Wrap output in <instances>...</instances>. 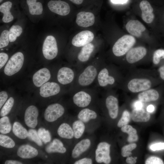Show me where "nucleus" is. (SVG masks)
I'll return each instance as SVG.
<instances>
[{"label":"nucleus","mask_w":164,"mask_h":164,"mask_svg":"<svg viewBox=\"0 0 164 164\" xmlns=\"http://www.w3.org/2000/svg\"><path fill=\"white\" fill-rule=\"evenodd\" d=\"M130 115L129 112L127 111H124L122 114V116L119 120L117 126L119 128L127 125L129 122L130 119Z\"/></svg>","instance_id":"nucleus-40"},{"label":"nucleus","mask_w":164,"mask_h":164,"mask_svg":"<svg viewBox=\"0 0 164 164\" xmlns=\"http://www.w3.org/2000/svg\"><path fill=\"white\" fill-rule=\"evenodd\" d=\"M11 125L9 118L2 117L0 119V132L2 134L9 133L11 129Z\"/></svg>","instance_id":"nucleus-34"},{"label":"nucleus","mask_w":164,"mask_h":164,"mask_svg":"<svg viewBox=\"0 0 164 164\" xmlns=\"http://www.w3.org/2000/svg\"><path fill=\"white\" fill-rule=\"evenodd\" d=\"M121 130L123 132L128 135L127 140L129 142H136L138 140V136L136 129L132 126L126 125L121 127Z\"/></svg>","instance_id":"nucleus-31"},{"label":"nucleus","mask_w":164,"mask_h":164,"mask_svg":"<svg viewBox=\"0 0 164 164\" xmlns=\"http://www.w3.org/2000/svg\"><path fill=\"white\" fill-rule=\"evenodd\" d=\"M5 164H22V163L20 162L14 160H7L5 163Z\"/></svg>","instance_id":"nucleus-54"},{"label":"nucleus","mask_w":164,"mask_h":164,"mask_svg":"<svg viewBox=\"0 0 164 164\" xmlns=\"http://www.w3.org/2000/svg\"><path fill=\"white\" fill-rule=\"evenodd\" d=\"M13 5L10 1L4 2L0 5V12L3 14L2 21L3 22L9 23L13 20L14 16L11 12Z\"/></svg>","instance_id":"nucleus-21"},{"label":"nucleus","mask_w":164,"mask_h":164,"mask_svg":"<svg viewBox=\"0 0 164 164\" xmlns=\"http://www.w3.org/2000/svg\"><path fill=\"white\" fill-rule=\"evenodd\" d=\"M164 59V50L159 49L156 50L154 53L153 57V61L155 64H158L160 61V59Z\"/></svg>","instance_id":"nucleus-43"},{"label":"nucleus","mask_w":164,"mask_h":164,"mask_svg":"<svg viewBox=\"0 0 164 164\" xmlns=\"http://www.w3.org/2000/svg\"><path fill=\"white\" fill-rule=\"evenodd\" d=\"M159 94L155 90L151 89L146 90L139 93L138 97L142 102H148L155 101L159 97Z\"/></svg>","instance_id":"nucleus-27"},{"label":"nucleus","mask_w":164,"mask_h":164,"mask_svg":"<svg viewBox=\"0 0 164 164\" xmlns=\"http://www.w3.org/2000/svg\"><path fill=\"white\" fill-rule=\"evenodd\" d=\"M8 97L7 93L5 91H2L0 92V108L6 102Z\"/></svg>","instance_id":"nucleus-47"},{"label":"nucleus","mask_w":164,"mask_h":164,"mask_svg":"<svg viewBox=\"0 0 164 164\" xmlns=\"http://www.w3.org/2000/svg\"><path fill=\"white\" fill-rule=\"evenodd\" d=\"M92 160L91 159L88 158H84L76 161L74 164H91Z\"/></svg>","instance_id":"nucleus-49"},{"label":"nucleus","mask_w":164,"mask_h":164,"mask_svg":"<svg viewBox=\"0 0 164 164\" xmlns=\"http://www.w3.org/2000/svg\"><path fill=\"white\" fill-rule=\"evenodd\" d=\"M91 145V141L88 138L83 139L77 143L73 149L72 157L76 159L79 157L83 153L87 151Z\"/></svg>","instance_id":"nucleus-22"},{"label":"nucleus","mask_w":164,"mask_h":164,"mask_svg":"<svg viewBox=\"0 0 164 164\" xmlns=\"http://www.w3.org/2000/svg\"><path fill=\"white\" fill-rule=\"evenodd\" d=\"M24 60V55L22 52H18L15 53L6 64L4 70V73L10 76L19 72L23 66Z\"/></svg>","instance_id":"nucleus-2"},{"label":"nucleus","mask_w":164,"mask_h":164,"mask_svg":"<svg viewBox=\"0 0 164 164\" xmlns=\"http://www.w3.org/2000/svg\"><path fill=\"white\" fill-rule=\"evenodd\" d=\"M133 121L136 122H146L149 121L150 116L148 112L142 108L133 109L131 114Z\"/></svg>","instance_id":"nucleus-24"},{"label":"nucleus","mask_w":164,"mask_h":164,"mask_svg":"<svg viewBox=\"0 0 164 164\" xmlns=\"http://www.w3.org/2000/svg\"><path fill=\"white\" fill-rule=\"evenodd\" d=\"M60 91L59 85L55 82H47L40 87L39 94L43 97H47L58 94Z\"/></svg>","instance_id":"nucleus-12"},{"label":"nucleus","mask_w":164,"mask_h":164,"mask_svg":"<svg viewBox=\"0 0 164 164\" xmlns=\"http://www.w3.org/2000/svg\"><path fill=\"white\" fill-rule=\"evenodd\" d=\"M15 145L14 141L9 137L1 134L0 135V145L7 148H12Z\"/></svg>","instance_id":"nucleus-35"},{"label":"nucleus","mask_w":164,"mask_h":164,"mask_svg":"<svg viewBox=\"0 0 164 164\" xmlns=\"http://www.w3.org/2000/svg\"><path fill=\"white\" fill-rule=\"evenodd\" d=\"M105 104L110 117L113 119L116 118L118 116V112L117 98L113 95H109L106 98Z\"/></svg>","instance_id":"nucleus-19"},{"label":"nucleus","mask_w":164,"mask_h":164,"mask_svg":"<svg viewBox=\"0 0 164 164\" xmlns=\"http://www.w3.org/2000/svg\"><path fill=\"white\" fill-rule=\"evenodd\" d=\"M85 128L84 123L78 119L74 121L72 125V129L75 138L78 139L82 136L84 132Z\"/></svg>","instance_id":"nucleus-32"},{"label":"nucleus","mask_w":164,"mask_h":164,"mask_svg":"<svg viewBox=\"0 0 164 164\" xmlns=\"http://www.w3.org/2000/svg\"><path fill=\"white\" fill-rule=\"evenodd\" d=\"M136 42L135 38L130 35H125L115 42L112 48V52L117 56H122L128 52Z\"/></svg>","instance_id":"nucleus-1"},{"label":"nucleus","mask_w":164,"mask_h":164,"mask_svg":"<svg viewBox=\"0 0 164 164\" xmlns=\"http://www.w3.org/2000/svg\"><path fill=\"white\" fill-rule=\"evenodd\" d=\"M76 22L80 26L88 27L94 23L95 17L94 14L91 12H81L77 14Z\"/></svg>","instance_id":"nucleus-16"},{"label":"nucleus","mask_w":164,"mask_h":164,"mask_svg":"<svg viewBox=\"0 0 164 164\" xmlns=\"http://www.w3.org/2000/svg\"><path fill=\"white\" fill-rule=\"evenodd\" d=\"M145 164H163L164 162L160 158L154 156L148 158L145 161Z\"/></svg>","instance_id":"nucleus-44"},{"label":"nucleus","mask_w":164,"mask_h":164,"mask_svg":"<svg viewBox=\"0 0 164 164\" xmlns=\"http://www.w3.org/2000/svg\"><path fill=\"white\" fill-rule=\"evenodd\" d=\"M9 59L8 55L4 52L0 53V68L1 69L6 64Z\"/></svg>","instance_id":"nucleus-46"},{"label":"nucleus","mask_w":164,"mask_h":164,"mask_svg":"<svg viewBox=\"0 0 164 164\" xmlns=\"http://www.w3.org/2000/svg\"><path fill=\"white\" fill-rule=\"evenodd\" d=\"M151 86V82L149 79L135 78L129 81L128 84V87L131 92L137 93L149 89Z\"/></svg>","instance_id":"nucleus-8"},{"label":"nucleus","mask_w":164,"mask_h":164,"mask_svg":"<svg viewBox=\"0 0 164 164\" xmlns=\"http://www.w3.org/2000/svg\"><path fill=\"white\" fill-rule=\"evenodd\" d=\"M38 134L41 140L44 143L50 142L51 140V136L50 132L43 128H39Z\"/></svg>","instance_id":"nucleus-37"},{"label":"nucleus","mask_w":164,"mask_h":164,"mask_svg":"<svg viewBox=\"0 0 164 164\" xmlns=\"http://www.w3.org/2000/svg\"><path fill=\"white\" fill-rule=\"evenodd\" d=\"M12 131L15 135L21 139H24L28 136V132L18 122H15L13 125Z\"/></svg>","instance_id":"nucleus-30"},{"label":"nucleus","mask_w":164,"mask_h":164,"mask_svg":"<svg viewBox=\"0 0 164 164\" xmlns=\"http://www.w3.org/2000/svg\"><path fill=\"white\" fill-rule=\"evenodd\" d=\"M49 9L52 12L61 16H66L70 12L69 5L61 0H50L47 3Z\"/></svg>","instance_id":"nucleus-7"},{"label":"nucleus","mask_w":164,"mask_h":164,"mask_svg":"<svg viewBox=\"0 0 164 164\" xmlns=\"http://www.w3.org/2000/svg\"><path fill=\"white\" fill-rule=\"evenodd\" d=\"M28 137L29 139L34 142L39 146L42 145V141L39 137L36 130L32 129H29L28 131Z\"/></svg>","instance_id":"nucleus-39"},{"label":"nucleus","mask_w":164,"mask_h":164,"mask_svg":"<svg viewBox=\"0 0 164 164\" xmlns=\"http://www.w3.org/2000/svg\"><path fill=\"white\" fill-rule=\"evenodd\" d=\"M45 150L48 153L58 152L64 153L66 151V149L64 147L63 143L56 138L54 139L51 143L47 145Z\"/></svg>","instance_id":"nucleus-25"},{"label":"nucleus","mask_w":164,"mask_h":164,"mask_svg":"<svg viewBox=\"0 0 164 164\" xmlns=\"http://www.w3.org/2000/svg\"><path fill=\"white\" fill-rule=\"evenodd\" d=\"M128 0H111L112 3L115 4H123L126 3Z\"/></svg>","instance_id":"nucleus-53"},{"label":"nucleus","mask_w":164,"mask_h":164,"mask_svg":"<svg viewBox=\"0 0 164 164\" xmlns=\"http://www.w3.org/2000/svg\"><path fill=\"white\" fill-rule=\"evenodd\" d=\"M142 102L140 101L135 102L133 106L135 109H140L142 108L143 104Z\"/></svg>","instance_id":"nucleus-50"},{"label":"nucleus","mask_w":164,"mask_h":164,"mask_svg":"<svg viewBox=\"0 0 164 164\" xmlns=\"http://www.w3.org/2000/svg\"><path fill=\"white\" fill-rule=\"evenodd\" d=\"M98 71L96 66H87L80 74L77 78L78 84L82 87H87L94 81L97 77Z\"/></svg>","instance_id":"nucleus-3"},{"label":"nucleus","mask_w":164,"mask_h":164,"mask_svg":"<svg viewBox=\"0 0 164 164\" xmlns=\"http://www.w3.org/2000/svg\"><path fill=\"white\" fill-rule=\"evenodd\" d=\"M73 100L74 104L80 108L88 106L92 101V97L86 91L81 90L75 93L73 96Z\"/></svg>","instance_id":"nucleus-13"},{"label":"nucleus","mask_w":164,"mask_h":164,"mask_svg":"<svg viewBox=\"0 0 164 164\" xmlns=\"http://www.w3.org/2000/svg\"><path fill=\"white\" fill-rule=\"evenodd\" d=\"M137 147L135 143H131L124 146L121 149V154L123 157H128L132 154L131 152Z\"/></svg>","instance_id":"nucleus-41"},{"label":"nucleus","mask_w":164,"mask_h":164,"mask_svg":"<svg viewBox=\"0 0 164 164\" xmlns=\"http://www.w3.org/2000/svg\"><path fill=\"white\" fill-rule=\"evenodd\" d=\"M139 7L142 13H149L153 12V9L150 3L146 0H143L141 2Z\"/></svg>","instance_id":"nucleus-42"},{"label":"nucleus","mask_w":164,"mask_h":164,"mask_svg":"<svg viewBox=\"0 0 164 164\" xmlns=\"http://www.w3.org/2000/svg\"><path fill=\"white\" fill-rule=\"evenodd\" d=\"M110 145L106 142H101L97 146L95 152V159L98 163L108 164L111 162Z\"/></svg>","instance_id":"nucleus-5"},{"label":"nucleus","mask_w":164,"mask_h":164,"mask_svg":"<svg viewBox=\"0 0 164 164\" xmlns=\"http://www.w3.org/2000/svg\"><path fill=\"white\" fill-rule=\"evenodd\" d=\"M75 73L72 69L68 67H63L58 70L57 75L58 82L63 85L68 84L73 80Z\"/></svg>","instance_id":"nucleus-11"},{"label":"nucleus","mask_w":164,"mask_h":164,"mask_svg":"<svg viewBox=\"0 0 164 164\" xmlns=\"http://www.w3.org/2000/svg\"><path fill=\"white\" fill-rule=\"evenodd\" d=\"M64 111V108L61 104L59 103L52 104L49 105L45 109L44 118L47 121L53 122L62 116Z\"/></svg>","instance_id":"nucleus-6"},{"label":"nucleus","mask_w":164,"mask_h":164,"mask_svg":"<svg viewBox=\"0 0 164 164\" xmlns=\"http://www.w3.org/2000/svg\"><path fill=\"white\" fill-rule=\"evenodd\" d=\"M23 31L22 27L19 25H12L9 30V39L10 42H15L19 36Z\"/></svg>","instance_id":"nucleus-33"},{"label":"nucleus","mask_w":164,"mask_h":164,"mask_svg":"<svg viewBox=\"0 0 164 164\" xmlns=\"http://www.w3.org/2000/svg\"><path fill=\"white\" fill-rule=\"evenodd\" d=\"M50 72L46 68H42L37 71L32 77V81L34 85L40 87L47 82L50 79Z\"/></svg>","instance_id":"nucleus-14"},{"label":"nucleus","mask_w":164,"mask_h":164,"mask_svg":"<svg viewBox=\"0 0 164 164\" xmlns=\"http://www.w3.org/2000/svg\"><path fill=\"white\" fill-rule=\"evenodd\" d=\"M70 1L73 3L77 4L80 5L82 4L84 0H70Z\"/></svg>","instance_id":"nucleus-56"},{"label":"nucleus","mask_w":164,"mask_h":164,"mask_svg":"<svg viewBox=\"0 0 164 164\" xmlns=\"http://www.w3.org/2000/svg\"><path fill=\"white\" fill-rule=\"evenodd\" d=\"M38 110L35 106H29L26 109L24 115V121L26 125L32 128H35L38 123Z\"/></svg>","instance_id":"nucleus-10"},{"label":"nucleus","mask_w":164,"mask_h":164,"mask_svg":"<svg viewBox=\"0 0 164 164\" xmlns=\"http://www.w3.org/2000/svg\"><path fill=\"white\" fill-rule=\"evenodd\" d=\"M14 101V99L13 97H10L9 98L1 110L0 116H5L9 112L13 106Z\"/></svg>","instance_id":"nucleus-36"},{"label":"nucleus","mask_w":164,"mask_h":164,"mask_svg":"<svg viewBox=\"0 0 164 164\" xmlns=\"http://www.w3.org/2000/svg\"><path fill=\"white\" fill-rule=\"evenodd\" d=\"M97 79L98 85L104 87L108 85H112L115 82L114 78L109 75L108 70L106 68L102 69L98 72Z\"/></svg>","instance_id":"nucleus-18"},{"label":"nucleus","mask_w":164,"mask_h":164,"mask_svg":"<svg viewBox=\"0 0 164 164\" xmlns=\"http://www.w3.org/2000/svg\"><path fill=\"white\" fill-rule=\"evenodd\" d=\"M146 50L142 46H138L130 49L127 53L126 58L130 63H135L142 59L146 55Z\"/></svg>","instance_id":"nucleus-15"},{"label":"nucleus","mask_w":164,"mask_h":164,"mask_svg":"<svg viewBox=\"0 0 164 164\" xmlns=\"http://www.w3.org/2000/svg\"><path fill=\"white\" fill-rule=\"evenodd\" d=\"M151 149L153 151L164 149V143L159 142L152 144L150 146Z\"/></svg>","instance_id":"nucleus-48"},{"label":"nucleus","mask_w":164,"mask_h":164,"mask_svg":"<svg viewBox=\"0 0 164 164\" xmlns=\"http://www.w3.org/2000/svg\"><path fill=\"white\" fill-rule=\"evenodd\" d=\"M29 13L32 15H39L43 11L42 3L38 0H26Z\"/></svg>","instance_id":"nucleus-23"},{"label":"nucleus","mask_w":164,"mask_h":164,"mask_svg":"<svg viewBox=\"0 0 164 164\" xmlns=\"http://www.w3.org/2000/svg\"><path fill=\"white\" fill-rule=\"evenodd\" d=\"M137 158H133L132 157H128L126 159V162L129 164H135L136 162Z\"/></svg>","instance_id":"nucleus-51"},{"label":"nucleus","mask_w":164,"mask_h":164,"mask_svg":"<svg viewBox=\"0 0 164 164\" xmlns=\"http://www.w3.org/2000/svg\"><path fill=\"white\" fill-rule=\"evenodd\" d=\"M126 29L130 34L138 37L141 36L142 32L146 29L141 22L137 20L129 21L126 24Z\"/></svg>","instance_id":"nucleus-17"},{"label":"nucleus","mask_w":164,"mask_h":164,"mask_svg":"<svg viewBox=\"0 0 164 164\" xmlns=\"http://www.w3.org/2000/svg\"><path fill=\"white\" fill-rule=\"evenodd\" d=\"M158 71L160 73V75L161 78L164 80V65L159 68Z\"/></svg>","instance_id":"nucleus-52"},{"label":"nucleus","mask_w":164,"mask_h":164,"mask_svg":"<svg viewBox=\"0 0 164 164\" xmlns=\"http://www.w3.org/2000/svg\"><path fill=\"white\" fill-rule=\"evenodd\" d=\"M97 117V114L94 111L88 108L82 109L77 115L78 119L84 123H87L91 120L94 119Z\"/></svg>","instance_id":"nucleus-29"},{"label":"nucleus","mask_w":164,"mask_h":164,"mask_svg":"<svg viewBox=\"0 0 164 164\" xmlns=\"http://www.w3.org/2000/svg\"><path fill=\"white\" fill-rule=\"evenodd\" d=\"M94 36V34L91 31H83L73 37L72 40V44L77 47H82L92 41Z\"/></svg>","instance_id":"nucleus-9"},{"label":"nucleus","mask_w":164,"mask_h":164,"mask_svg":"<svg viewBox=\"0 0 164 164\" xmlns=\"http://www.w3.org/2000/svg\"><path fill=\"white\" fill-rule=\"evenodd\" d=\"M141 16L143 20L148 23H151L154 18V15L153 12L147 14L142 13Z\"/></svg>","instance_id":"nucleus-45"},{"label":"nucleus","mask_w":164,"mask_h":164,"mask_svg":"<svg viewBox=\"0 0 164 164\" xmlns=\"http://www.w3.org/2000/svg\"><path fill=\"white\" fill-rule=\"evenodd\" d=\"M94 49V45L91 43L82 46L77 56L78 60L82 63L87 61L89 60Z\"/></svg>","instance_id":"nucleus-26"},{"label":"nucleus","mask_w":164,"mask_h":164,"mask_svg":"<svg viewBox=\"0 0 164 164\" xmlns=\"http://www.w3.org/2000/svg\"><path fill=\"white\" fill-rule=\"evenodd\" d=\"M38 151L35 148L28 144L20 146L17 151V155L24 159L33 158L38 154Z\"/></svg>","instance_id":"nucleus-20"},{"label":"nucleus","mask_w":164,"mask_h":164,"mask_svg":"<svg viewBox=\"0 0 164 164\" xmlns=\"http://www.w3.org/2000/svg\"><path fill=\"white\" fill-rule=\"evenodd\" d=\"M154 107L152 105H149L147 108V110L148 112H152L154 111Z\"/></svg>","instance_id":"nucleus-55"},{"label":"nucleus","mask_w":164,"mask_h":164,"mask_svg":"<svg viewBox=\"0 0 164 164\" xmlns=\"http://www.w3.org/2000/svg\"><path fill=\"white\" fill-rule=\"evenodd\" d=\"M9 31L7 29L3 30L1 33L0 36V48L7 46L9 43Z\"/></svg>","instance_id":"nucleus-38"},{"label":"nucleus","mask_w":164,"mask_h":164,"mask_svg":"<svg viewBox=\"0 0 164 164\" xmlns=\"http://www.w3.org/2000/svg\"><path fill=\"white\" fill-rule=\"evenodd\" d=\"M43 54L44 58L52 60L57 56L58 49L56 40L52 35H49L45 39L43 45Z\"/></svg>","instance_id":"nucleus-4"},{"label":"nucleus","mask_w":164,"mask_h":164,"mask_svg":"<svg viewBox=\"0 0 164 164\" xmlns=\"http://www.w3.org/2000/svg\"><path fill=\"white\" fill-rule=\"evenodd\" d=\"M57 132L58 135L63 138L71 139L74 137L72 128L67 123L61 124L57 129Z\"/></svg>","instance_id":"nucleus-28"}]
</instances>
